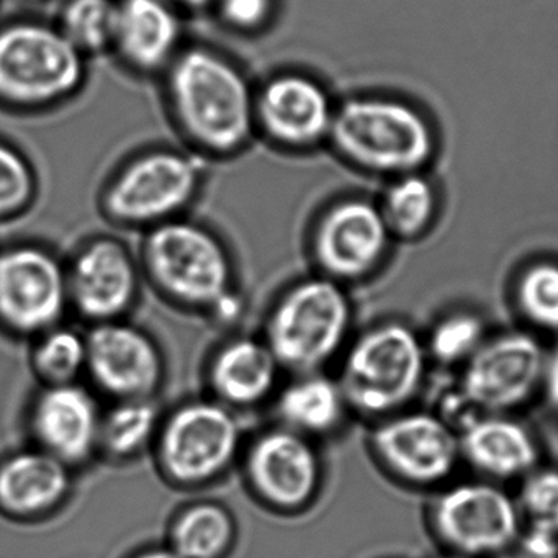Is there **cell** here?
Returning <instances> with one entry per match:
<instances>
[{
    "label": "cell",
    "instance_id": "1",
    "mask_svg": "<svg viewBox=\"0 0 558 558\" xmlns=\"http://www.w3.org/2000/svg\"><path fill=\"white\" fill-rule=\"evenodd\" d=\"M138 259L143 276L168 302L218 323L243 315L233 257L204 225L181 217L151 228Z\"/></svg>",
    "mask_w": 558,
    "mask_h": 558
},
{
    "label": "cell",
    "instance_id": "2",
    "mask_svg": "<svg viewBox=\"0 0 558 558\" xmlns=\"http://www.w3.org/2000/svg\"><path fill=\"white\" fill-rule=\"evenodd\" d=\"M168 99L182 132L208 155H236L256 132V93L236 64L208 48L172 61Z\"/></svg>",
    "mask_w": 558,
    "mask_h": 558
},
{
    "label": "cell",
    "instance_id": "3",
    "mask_svg": "<svg viewBox=\"0 0 558 558\" xmlns=\"http://www.w3.org/2000/svg\"><path fill=\"white\" fill-rule=\"evenodd\" d=\"M352 319L345 287L315 274L286 287L274 300L263 338L283 371L323 372L348 348Z\"/></svg>",
    "mask_w": 558,
    "mask_h": 558
},
{
    "label": "cell",
    "instance_id": "4",
    "mask_svg": "<svg viewBox=\"0 0 558 558\" xmlns=\"http://www.w3.org/2000/svg\"><path fill=\"white\" fill-rule=\"evenodd\" d=\"M426 345L411 326L385 322L349 341L339 385L349 411L385 420L404 411L423 387Z\"/></svg>",
    "mask_w": 558,
    "mask_h": 558
},
{
    "label": "cell",
    "instance_id": "5",
    "mask_svg": "<svg viewBox=\"0 0 558 558\" xmlns=\"http://www.w3.org/2000/svg\"><path fill=\"white\" fill-rule=\"evenodd\" d=\"M244 450L238 411L214 397L192 398L162 416L153 452L166 482L197 489L223 478Z\"/></svg>",
    "mask_w": 558,
    "mask_h": 558
},
{
    "label": "cell",
    "instance_id": "6",
    "mask_svg": "<svg viewBox=\"0 0 558 558\" xmlns=\"http://www.w3.org/2000/svg\"><path fill=\"white\" fill-rule=\"evenodd\" d=\"M86 80V57L41 22L0 32V97L22 107H50L73 97Z\"/></svg>",
    "mask_w": 558,
    "mask_h": 558
},
{
    "label": "cell",
    "instance_id": "7",
    "mask_svg": "<svg viewBox=\"0 0 558 558\" xmlns=\"http://www.w3.org/2000/svg\"><path fill=\"white\" fill-rule=\"evenodd\" d=\"M329 136L345 158L377 172L414 171L433 153L426 120L391 100H349L335 110Z\"/></svg>",
    "mask_w": 558,
    "mask_h": 558
},
{
    "label": "cell",
    "instance_id": "8",
    "mask_svg": "<svg viewBox=\"0 0 558 558\" xmlns=\"http://www.w3.org/2000/svg\"><path fill=\"white\" fill-rule=\"evenodd\" d=\"M202 165L175 149H155L117 172L104 194V211L113 223L146 231L181 218L197 197Z\"/></svg>",
    "mask_w": 558,
    "mask_h": 558
},
{
    "label": "cell",
    "instance_id": "9",
    "mask_svg": "<svg viewBox=\"0 0 558 558\" xmlns=\"http://www.w3.org/2000/svg\"><path fill=\"white\" fill-rule=\"evenodd\" d=\"M518 501L489 480L447 486L430 506V525L449 551L492 558L514 547L522 532Z\"/></svg>",
    "mask_w": 558,
    "mask_h": 558
},
{
    "label": "cell",
    "instance_id": "10",
    "mask_svg": "<svg viewBox=\"0 0 558 558\" xmlns=\"http://www.w3.org/2000/svg\"><path fill=\"white\" fill-rule=\"evenodd\" d=\"M241 460L247 488L270 511L299 514L322 492L325 470L316 440L289 427L260 430L244 446Z\"/></svg>",
    "mask_w": 558,
    "mask_h": 558
},
{
    "label": "cell",
    "instance_id": "11",
    "mask_svg": "<svg viewBox=\"0 0 558 558\" xmlns=\"http://www.w3.org/2000/svg\"><path fill=\"white\" fill-rule=\"evenodd\" d=\"M66 263L38 244L0 251V328L35 339L70 312Z\"/></svg>",
    "mask_w": 558,
    "mask_h": 558
},
{
    "label": "cell",
    "instance_id": "12",
    "mask_svg": "<svg viewBox=\"0 0 558 558\" xmlns=\"http://www.w3.org/2000/svg\"><path fill=\"white\" fill-rule=\"evenodd\" d=\"M547 355L531 332L486 338L462 367L460 391L478 414L512 413L542 390Z\"/></svg>",
    "mask_w": 558,
    "mask_h": 558
},
{
    "label": "cell",
    "instance_id": "13",
    "mask_svg": "<svg viewBox=\"0 0 558 558\" xmlns=\"http://www.w3.org/2000/svg\"><path fill=\"white\" fill-rule=\"evenodd\" d=\"M371 449L393 478L414 488L449 482L462 460L459 430L427 411H400L378 421Z\"/></svg>",
    "mask_w": 558,
    "mask_h": 558
},
{
    "label": "cell",
    "instance_id": "14",
    "mask_svg": "<svg viewBox=\"0 0 558 558\" xmlns=\"http://www.w3.org/2000/svg\"><path fill=\"white\" fill-rule=\"evenodd\" d=\"M87 368L94 390L120 400L155 398L165 384L166 361L158 341L126 319L90 326Z\"/></svg>",
    "mask_w": 558,
    "mask_h": 558
},
{
    "label": "cell",
    "instance_id": "15",
    "mask_svg": "<svg viewBox=\"0 0 558 558\" xmlns=\"http://www.w3.org/2000/svg\"><path fill=\"white\" fill-rule=\"evenodd\" d=\"M70 308L90 326L125 319L142 292L140 259L122 241L94 238L66 263Z\"/></svg>",
    "mask_w": 558,
    "mask_h": 558
},
{
    "label": "cell",
    "instance_id": "16",
    "mask_svg": "<svg viewBox=\"0 0 558 558\" xmlns=\"http://www.w3.org/2000/svg\"><path fill=\"white\" fill-rule=\"evenodd\" d=\"M390 230L380 208L345 201L325 211L312 236V256L322 276L345 286L375 272L387 256Z\"/></svg>",
    "mask_w": 558,
    "mask_h": 558
},
{
    "label": "cell",
    "instance_id": "17",
    "mask_svg": "<svg viewBox=\"0 0 558 558\" xmlns=\"http://www.w3.org/2000/svg\"><path fill=\"white\" fill-rule=\"evenodd\" d=\"M102 413L96 390L81 381L44 385L28 408V430L35 447L76 470L99 456Z\"/></svg>",
    "mask_w": 558,
    "mask_h": 558
},
{
    "label": "cell",
    "instance_id": "18",
    "mask_svg": "<svg viewBox=\"0 0 558 558\" xmlns=\"http://www.w3.org/2000/svg\"><path fill=\"white\" fill-rule=\"evenodd\" d=\"M335 110L322 86L302 74H279L256 93V125L283 148L318 145L331 132Z\"/></svg>",
    "mask_w": 558,
    "mask_h": 558
},
{
    "label": "cell",
    "instance_id": "19",
    "mask_svg": "<svg viewBox=\"0 0 558 558\" xmlns=\"http://www.w3.org/2000/svg\"><path fill=\"white\" fill-rule=\"evenodd\" d=\"M74 469L38 447L0 462V511L21 521L50 518L71 498Z\"/></svg>",
    "mask_w": 558,
    "mask_h": 558
},
{
    "label": "cell",
    "instance_id": "20",
    "mask_svg": "<svg viewBox=\"0 0 558 558\" xmlns=\"http://www.w3.org/2000/svg\"><path fill=\"white\" fill-rule=\"evenodd\" d=\"M282 372L263 336H234L208 361L210 397L234 411L260 407L276 397Z\"/></svg>",
    "mask_w": 558,
    "mask_h": 558
},
{
    "label": "cell",
    "instance_id": "21",
    "mask_svg": "<svg viewBox=\"0 0 558 558\" xmlns=\"http://www.w3.org/2000/svg\"><path fill=\"white\" fill-rule=\"evenodd\" d=\"M181 40V19L169 0H119L112 50L133 70H168Z\"/></svg>",
    "mask_w": 558,
    "mask_h": 558
},
{
    "label": "cell",
    "instance_id": "22",
    "mask_svg": "<svg viewBox=\"0 0 558 558\" xmlns=\"http://www.w3.org/2000/svg\"><path fill=\"white\" fill-rule=\"evenodd\" d=\"M459 437L462 460L489 482L525 478L537 469V440L509 414H478Z\"/></svg>",
    "mask_w": 558,
    "mask_h": 558
},
{
    "label": "cell",
    "instance_id": "23",
    "mask_svg": "<svg viewBox=\"0 0 558 558\" xmlns=\"http://www.w3.org/2000/svg\"><path fill=\"white\" fill-rule=\"evenodd\" d=\"M277 424L316 440L341 429L349 413L338 378L325 372L296 374L274 397Z\"/></svg>",
    "mask_w": 558,
    "mask_h": 558
},
{
    "label": "cell",
    "instance_id": "24",
    "mask_svg": "<svg viewBox=\"0 0 558 558\" xmlns=\"http://www.w3.org/2000/svg\"><path fill=\"white\" fill-rule=\"evenodd\" d=\"M236 521L227 506L195 501L179 509L169 527V547L182 558H225L236 541Z\"/></svg>",
    "mask_w": 558,
    "mask_h": 558
},
{
    "label": "cell",
    "instance_id": "25",
    "mask_svg": "<svg viewBox=\"0 0 558 558\" xmlns=\"http://www.w3.org/2000/svg\"><path fill=\"white\" fill-rule=\"evenodd\" d=\"M162 416L155 398L113 401L102 413L99 456L112 462L138 459L155 447Z\"/></svg>",
    "mask_w": 558,
    "mask_h": 558
},
{
    "label": "cell",
    "instance_id": "26",
    "mask_svg": "<svg viewBox=\"0 0 558 558\" xmlns=\"http://www.w3.org/2000/svg\"><path fill=\"white\" fill-rule=\"evenodd\" d=\"M32 367L44 385L76 384L86 377L87 336L61 325L35 338Z\"/></svg>",
    "mask_w": 558,
    "mask_h": 558
},
{
    "label": "cell",
    "instance_id": "27",
    "mask_svg": "<svg viewBox=\"0 0 558 558\" xmlns=\"http://www.w3.org/2000/svg\"><path fill=\"white\" fill-rule=\"evenodd\" d=\"M119 0H68L58 28L84 54L112 50Z\"/></svg>",
    "mask_w": 558,
    "mask_h": 558
},
{
    "label": "cell",
    "instance_id": "28",
    "mask_svg": "<svg viewBox=\"0 0 558 558\" xmlns=\"http://www.w3.org/2000/svg\"><path fill=\"white\" fill-rule=\"evenodd\" d=\"M486 338L485 319L478 313L457 310L434 323L424 345L427 357L442 367H463Z\"/></svg>",
    "mask_w": 558,
    "mask_h": 558
},
{
    "label": "cell",
    "instance_id": "29",
    "mask_svg": "<svg viewBox=\"0 0 558 558\" xmlns=\"http://www.w3.org/2000/svg\"><path fill=\"white\" fill-rule=\"evenodd\" d=\"M380 210L391 234L417 238L433 221L436 197L429 182L411 174L391 185Z\"/></svg>",
    "mask_w": 558,
    "mask_h": 558
},
{
    "label": "cell",
    "instance_id": "30",
    "mask_svg": "<svg viewBox=\"0 0 558 558\" xmlns=\"http://www.w3.org/2000/svg\"><path fill=\"white\" fill-rule=\"evenodd\" d=\"M514 300L522 318L547 332H558V263L537 260L519 274Z\"/></svg>",
    "mask_w": 558,
    "mask_h": 558
},
{
    "label": "cell",
    "instance_id": "31",
    "mask_svg": "<svg viewBox=\"0 0 558 558\" xmlns=\"http://www.w3.org/2000/svg\"><path fill=\"white\" fill-rule=\"evenodd\" d=\"M515 501L527 525L558 534L557 469L532 470L525 478H522Z\"/></svg>",
    "mask_w": 558,
    "mask_h": 558
},
{
    "label": "cell",
    "instance_id": "32",
    "mask_svg": "<svg viewBox=\"0 0 558 558\" xmlns=\"http://www.w3.org/2000/svg\"><path fill=\"white\" fill-rule=\"evenodd\" d=\"M34 171L24 156L0 143V217L19 214L35 197Z\"/></svg>",
    "mask_w": 558,
    "mask_h": 558
},
{
    "label": "cell",
    "instance_id": "33",
    "mask_svg": "<svg viewBox=\"0 0 558 558\" xmlns=\"http://www.w3.org/2000/svg\"><path fill=\"white\" fill-rule=\"evenodd\" d=\"M221 21L238 32H256L269 24L276 0H215Z\"/></svg>",
    "mask_w": 558,
    "mask_h": 558
},
{
    "label": "cell",
    "instance_id": "34",
    "mask_svg": "<svg viewBox=\"0 0 558 558\" xmlns=\"http://www.w3.org/2000/svg\"><path fill=\"white\" fill-rule=\"evenodd\" d=\"M515 545L522 558H558L557 532L527 525L522 529Z\"/></svg>",
    "mask_w": 558,
    "mask_h": 558
},
{
    "label": "cell",
    "instance_id": "35",
    "mask_svg": "<svg viewBox=\"0 0 558 558\" xmlns=\"http://www.w3.org/2000/svg\"><path fill=\"white\" fill-rule=\"evenodd\" d=\"M542 390H544L548 404L558 413V345L554 351L548 352Z\"/></svg>",
    "mask_w": 558,
    "mask_h": 558
},
{
    "label": "cell",
    "instance_id": "36",
    "mask_svg": "<svg viewBox=\"0 0 558 558\" xmlns=\"http://www.w3.org/2000/svg\"><path fill=\"white\" fill-rule=\"evenodd\" d=\"M133 558H182L178 551L172 550L169 545H161V547L145 548Z\"/></svg>",
    "mask_w": 558,
    "mask_h": 558
},
{
    "label": "cell",
    "instance_id": "37",
    "mask_svg": "<svg viewBox=\"0 0 558 558\" xmlns=\"http://www.w3.org/2000/svg\"><path fill=\"white\" fill-rule=\"evenodd\" d=\"M174 8L187 9V11H202L214 8L215 0H169Z\"/></svg>",
    "mask_w": 558,
    "mask_h": 558
},
{
    "label": "cell",
    "instance_id": "38",
    "mask_svg": "<svg viewBox=\"0 0 558 558\" xmlns=\"http://www.w3.org/2000/svg\"><path fill=\"white\" fill-rule=\"evenodd\" d=\"M492 558H522L521 555L518 554V550L511 551V548L506 551H501V554L495 555Z\"/></svg>",
    "mask_w": 558,
    "mask_h": 558
},
{
    "label": "cell",
    "instance_id": "39",
    "mask_svg": "<svg viewBox=\"0 0 558 558\" xmlns=\"http://www.w3.org/2000/svg\"><path fill=\"white\" fill-rule=\"evenodd\" d=\"M436 558H470L466 557V555L462 554H456V551H449V554L439 555V557Z\"/></svg>",
    "mask_w": 558,
    "mask_h": 558
}]
</instances>
